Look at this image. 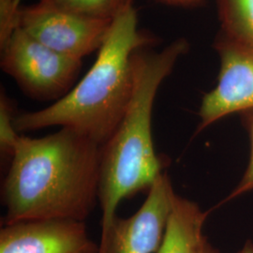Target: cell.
Here are the masks:
<instances>
[{"mask_svg": "<svg viewBox=\"0 0 253 253\" xmlns=\"http://www.w3.org/2000/svg\"><path fill=\"white\" fill-rule=\"evenodd\" d=\"M242 123L244 125L246 130L249 133L250 141H251V156L248 167L245 171L244 174L241 178L238 185L235 187L234 190L228 196L227 201L235 199L242 194L253 190V109L248 110L240 114Z\"/></svg>", "mask_w": 253, "mask_h": 253, "instance_id": "obj_13", "label": "cell"}, {"mask_svg": "<svg viewBox=\"0 0 253 253\" xmlns=\"http://www.w3.org/2000/svg\"><path fill=\"white\" fill-rule=\"evenodd\" d=\"M84 221L29 220L3 225L0 253H99Z\"/></svg>", "mask_w": 253, "mask_h": 253, "instance_id": "obj_8", "label": "cell"}, {"mask_svg": "<svg viewBox=\"0 0 253 253\" xmlns=\"http://www.w3.org/2000/svg\"><path fill=\"white\" fill-rule=\"evenodd\" d=\"M21 0H0V43L3 44L17 27Z\"/></svg>", "mask_w": 253, "mask_h": 253, "instance_id": "obj_14", "label": "cell"}, {"mask_svg": "<svg viewBox=\"0 0 253 253\" xmlns=\"http://www.w3.org/2000/svg\"><path fill=\"white\" fill-rule=\"evenodd\" d=\"M167 1L173 2V3H178V4H190V3L198 1V0H167Z\"/></svg>", "mask_w": 253, "mask_h": 253, "instance_id": "obj_17", "label": "cell"}, {"mask_svg": "<svg viewBox=\"0 0 253 253\" xmlns=\"http://www.w3.org/2000/svg\"><path fill=\"white\" fill-rule=\"evenodd\" d=\"M147 42L138 29L135 9L128 7L114 19L95 63L81 81L52 105L17 114L16 130L70 127L102 146L125 115L133 89L132 57Z\"/></svg>", "mask_w": 253, "mask_h": 253, "instance_id": "obj_3", "label": "cell"}, {"mask_svg": "<svg viewBox=\"0 0 253 253\" xmlns=\"http://www.w3.org/2000/svg\"><path fill=\"white\" fill-rule=\"evenodd\" d=\"M57 9L91 18L114 20L128 7L132 0H41Z\"/></svg>", "mask_w": 253, "mask_h": 253, "instance_id": "obj_11", "label": "cell"}, {"mask_svg": "<svg viewBox=\"0 0 253 253\" xmlns=\"http://www.w3.org/2000/svg\"><path fill=\"white\" fill-rule=\"evenodd\" d=\"M238 253H253V242L249 240L245 243L243 248L238 252Z\"/></svg>", "mask_w": 253, "mask_h": 253, "instance_id": "obj_16", "label": "cell"}, {"mask_svg": "<svg viewBox=\"0 0 253 253\" xmlns=\"http://www.w3.org/2000/svg\"><path fill=\"white\" fill-rule=\"evenodd\" d=\"M100 146L70 127L21 135L2 185V226L21 221H84L99 202Z\"/></svg>", "mask_w": 253, "mask_h": 253, "instance_id": "obj_1", "label": "cell"}, {"mask_svg": "<svg viewBox=\"0 0 253 253\" xmlns=\"http://www.w3.org/2000/svg\"><path fill=\"white\" fill-rule=\"evenodd\" d=\"M208 214L196 203L176 194L156 253H197L206 237L203 228Z\"/></svg>", "mask_w": 253, "mask_h": 253, "instance_id": "obj_9", "label": "cell"}, {"mask_svg": "<svg viewBox=\"0 0 253 253\" xmlns=\"http://www.w3.org/2000/svg\"><path fill=\"white\" fill-rule=\"evenodd\" d=\"M217 3L221 36L253 50V0H217Z\"/></svg>", "mask_w": 253, "mask_h": 253, "instance_id": "obj_10", "label": "cell"}, {"mask_svg": "<svg viewBox=\"0 0 253 253\" xmlns=\"http://www.w3.org/2000/svg\"><path fill=\"white\" fill-rule=\"evenodd\" d=\"M175 195L169 175L163 172L132 216L115 217L100 236L99 253H157Z\"/></svg>", "mask_w": 253, "mask_h": 253, "instance_id": "obj_6", "label": "cell"}, {"mask_svg": "<svg viewBox=\"0 0 253 253\" xmlns=\"http://www.w3.org/2000/svg\"><path fill=\"white\" fill-rule=\"evenodd\" d=\"M16 115L6 94L1 91L0 97V153L1 159L10 163L18 143V131L14 126Z\"/></svg>", "mask_w": 253, "mask_h": 253, "instance_id": "obj_12", "label": "cell"}, {"mask_svg": "<svg viewBox=\"0 0 253 253\" xmlns=\"http://www.w3.org/2000/svg\"><path fill=\"white\" fill-rule=\"evenodd\" d=\"M113 21L83 16L40 1L21 8L17 27L55 52L82 60L100 49Z\"/></svg>", "mask_w": 253, "mask_h": 253, "instance_id": "obj_5", "label": "cell"}, {"mask_svg": "<svg viewBox=\"0 0 253 253\" xmlns=\"http://www.w3.org/2000/svg\"><path fill=\"white\" fill-rule=\"evenodd\" d=\"M188 47L187 41L179 39L159 53L138 50L133 54L131 98L117 129L100 147L101 235L117 216L120 202L150 190L167 165L154 148V101L163 80Z\"/></svg>", "mask_w": 253, "mask_h": 253, "instance_id": "obj_2", "label": "cell"}, {"mask_svg": "<svg viewBox=\"0 0 253 253\" xmlns=\"http://www.w3.org/2000/svg\"><path fill=\"white\" fill-rule=\"evenodd\" d=\"M1 49L2 70L36 100L61 99L71 91L81 67V59L55 52L18 27Z\"/></svg>", "mask_w": 253, "mask_h": 253, "instance_id": "obj_4", "label": "cell"}, {"mask_svg": "<svg viewBox=\"0 0 253 253\" xmlns=\"http://www.w3.org/2000/svg\"><path fill=\"white\" fill-rule=\"evenodd\" d=\"M197 253H220L216 248H214L212 245L209 243L207 237H205L204 241L200 246L199 250Z\"/></svg>", "mask_w": 253, "mask_h": 253, "instance_id": "obj_15", "label": "cell"}, {"mask_svg": "<svg viewBox=\"0 0 253 253\" xmlns=\"http://www.w3.org/2000/svg\"><path fill=\"white\" fill-rule=\"evenodd\" d=\"M216 49L220 59L217 85L202 100L196 133L227 116L253 109V50L222 36Z\"/></svg>", "mask_w": 253, "mask_h": 253, "instance_id": "obj_7", "label": "cell"}]
</instances>
